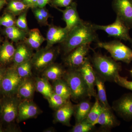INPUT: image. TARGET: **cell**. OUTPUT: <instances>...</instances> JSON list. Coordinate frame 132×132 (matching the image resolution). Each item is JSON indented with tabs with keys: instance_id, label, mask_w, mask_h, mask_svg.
<instances>
[{
	"instance_id": "48",
	"label": "cell",
	"mask_w": 132,
	"mask_h": 132,
	"mask_svg": "<svg viewBox=\"0 0 132 132\" xmlns=\"http://www.w3.org/2000/svg\"><path fill=\"white\" fill-rule=\"evenodd\" d=\"M131 129H132V125L131 127Z\"/></svg>"
},
{
	"instance_id": "22",
	"label": "cell",
	"mask_w": 132,
	"mask_h": 132,
	"mask_svg": "<svg viewBox=\"0 0 132 132\" xmlns=\"http://www.w3.org/2000/svg\"><path fill=\"white\" fill-rule=\"evenodd\" d=\"M65 72L66 71L61 65L53 63L43 71V76L48 80L53 81L62 79Z\"/></svg>"
},
{
	"instance_id": "34",
	"label": "cell",
	"mask_w": 132,
	"mask_h": 132,
	"mask_svg": "<svg viewBox=\"0 0 132 132\" xmlns=\"http://www.w3.org/2000/svg\"><path fill=\"white\" fill-rule=\"evenodd\" d=\"M27 11L21 13L16 20L15 26L25 32L28 33L29 31L27 21Z\"/></svg>"
},
{
	"instance_id": "45",
	"label": "cell",
	"mask_w": 132,
	"mask_h": 132,
	"mask_svg": "<svg viewBox=\"0 0 132 132\" xmlns=\"http://www.w3.org/2000/svg\"><path fill=\"white\" fill-rule=\"evenodd\" d=\"M0 116H1V104L0 102Z\"/></svg>"
},
{
	"instance_id": "36",
	"label": "cell",
	"mask_w": 132,
	"mask_h": 132,
	"mask_svg": "<svg viewBox=\"0 0 132 132\" xmlns=\"http://www.w3.org/2000/svg\"><path fill=\"white\" fill-rule=\"evenodd\" d=\"M73 2V0H51L50 5L52 7H65L69 6Z\"/></svg>"
},
{
	"instance_id": "10",
	"label": "cell",
	"mask_w": 132,
	"mask_h": 132,
	"mask_svg": "<svg viewBox=\"0 0 132 132\" xmlns=\"http://www.w3.org/2000/svg\"><path fill=\"white\" fill-rule=\"evenodd\" d=\"M112 109L126 121L132 120V93L125 94L113 102Z\"/></svg>"
},
{
	"instance_id": "20",
	"label": "cell",
	"mask_w": 132,
	"mask_h": 132,
	"mask_svg": "<svg viewBox=\"0 0 132 132\" xmlns=\"http://www.w3.org/2000/svg\"><path fill=\"white\" fill-rule=\"evenodd\" d=\"M28 34V37L26 38L24 43L31 49L38 50L46 40L39 29L34 28L29 30Z\"/></svg>"
},
{
	"instance_id": "37",
	"label": "cell",
	"mask_w": 132,
	"mask_h": 132,
	"mask_svg": "<svg viewBox=\"0 0 132 132\" xmlns=\"http://www.w3.org/2000/svg\"><path fill=\"white\" fill-rule=\"evenodd\" d=\"M32 9L36 19L40 25L41 26H44L48 25V22L45 20V19L38 11L37 7L34 8Z\"/></svg>"
},
{
	"instance_id": "46",
	"label": "cell",
	"mask_w": 132,
	"mask_h": 132,
	"mask_svg": "<svg viewBox=\"0 0 132 132\" xmlns=\"http://www.w3.org/2000/svg\"><path fill=\"white\" fill-rule=\"evenodd\" d=\"M1 37H0V46H1Z\"/></svg>"
},
{
	"instance_id": "14",
	"label": "cell",
	"mask_w": 132,
	"mask_h": 132,
	"mask_svg": "<svg viewBox=\"0 0 132 132\" xmlns=\"http://www.w3.org/2000/svg\"><path fill=\"white\" fill-rule=\"evenodd\" d=\"M40 113L39 109L31 100H23L19 104L17 120L19 122H21L35 118Z\"/></svg>"
},
{
	"instance_id": "15",
	"label": "cell",
	"mask_w": 132,
	"mask_h": 132,
	"mask_svg": "<svg viewBox=\"0 0 132 132\" xmlns=\"http://www.w3.org/2000/svg\"><path fill=\"white\" fill-rule=\"evenodd\" d=\"M69 31L67 28L50 25L46 35L47 45L46 47H52L55 44L63 42L67 37Z\"/></svg>"
},
{
	"instance_id": "2",
	"label": "cell",
	"mask_w": 132,
	"mask_h": 132,
	"mask_svg": "<svg viewBox=\"0 0 132 132\" xmlns=\"http://www.w3.org/2000/svg\"><path fill=\"white\" fill-rule=\"evenodd\" d=\"M91 62L96 73L105 81L114 82L122 69L121 64L112 58L94 52Z\"/></svg>"
},
{
	"instance_id": "4",
	"label": "cell",
	"mask_w": 132,
	"mask_h": 132,
	"mask_svg": "<svg viewBox=\"0 0 132 132\" xmlns=\"http://www.w3.org/2000/svg\"><path fill=\"white\" fill-rule=\"evenodd\" d=\"M97 47L104 48L111 54L116 61L123 62L129 64L132 61V50L120 41L114 40L108 42H97Z\"/></svg>"
},
{
	"instance_id": "35",
	"label": "cell",
	"mask_w": 132,
	"mask_h": 132,
	"mask_svg": "<svg viewBox=\"0 0 132 132\" xmlns=\"http://www.w3.org/2000/svg\"><path fill=\"white\" fill-rule=\"evenodd\" d=\"M114 82L119 86L132 91V81L128 80L126 77H122L119 75L116 78Z\"/></svg>"
},
{
	"instance_id": "30",
	"label": "cell",
	"mask_w": 132,
	"mask_h": 132,
	"mask_svg": "<svg viewBox=\"0 0 132 132\" xmlns=\"http://www.w3.org/2000/svg\"><path fill=\"white\" fill-rule=\"evenodd\" d=\"M47 99L50 107L55 110L63 106L69 100L63 98L54 92Z\"/></svg>"
},
{
	"instance_id": "9",
	"label": "cell",
	"mask_w": 132,
	"mask_h": 132,
	"mask_svg": "<svg viewBox=\"0 0 132 132\" xmlns=\"http://www.w3.org/2000/svg\"><path fill=\"white\" fill-rule=\"evenodd\" d=\"M78 70L82 76L87 86L88 97L90 98L92 97L95 98L97 95L95 90L96 73L89 58L87 57L84 63Z\"/></svg>"
},
{
	"instance_id": "3",
	"label": "cell",
	"mask_w": 132,
	"mask_h": 132,
	"mask_svg": "<svg viewBox=\"0 0 132 132\" xmlns=\"http://www.w3.org/2000/svg\"><path fill=\"white\" fill-rule=\"evenodd\" d=\"M63 78L68 85L73 101H80L88 97L87 86L78 69L69 68Z\"/></svg>"
},
{
	"instance_id": "17",
	"label": "cell",
	"mask_w": 132,
	"mask_h": 132,
	"mask_svg": "<svg viewBox=\"0 0 132 132\" xmlns=\"http://www.w3.org/2000/svg\"><path fill=\"white\" fill-rule=\"evenodd\" d=\"M75 105L69 100L63 106L56 110L54 115L55 122L70 126L71 117L74 114Z\"/></svg>"
},
{
	"instance_id": "39",
	"label": "cell",
	"mask_w": 132,
	"mask_h": 132,
	"mask_svg": "<svg viewBox=\"0 0 132 132\" xmlns=\"http://www.w3.org/2000/svg\"><path fill=\"white\" fill-rule=\"evenodd\" d=\"M51 0H37L35 7H44L49 4Z\"/></svg>"
},
{
	"instance_id": "42",
	"label": "cell",
	"mask_w": 132,
	"mask_h": 132,
	"mask_svg": "<svg viewBox=\"0 0 132 132\" xmlns=\"http://www.w3.org/2000/svg\"><path fill=\"white\" fill-rule=\"evenodd\" d=\"M7 0H0V10L7 4Z\"/></svg>"
},
{
	"instance_id": "40",
	"label": "cell",
	"mask_w": 132,
	"mask_h": 132,
	"mask_svg": "<svg viewBox=\"0 0 132 132\" xmlns=\"http://www.w3.org/2000/svg\"><path fill=\"white\" fill-rule=\"evenodd\" d=\"M26 5L31 9L35 7L37 0H21Z\"/></svg>"
},
{
	"instance_id": "1",
	"label": "cell",
	"mask_w": 132,
	"mask_h": 132,
	"mask_svg": "<svg viewBox=\"0 0 132 132\" xmlns=\"http://www.w3.org/2000/svg\"><path fill=\"white\" fill-rule=\"evenodd\" d=\"M98 42V35L93 24L83 21L69 32L66 39L61 43L64 53L68 54L81 45Z\"/></svg>"
},
{
	"instance_id": "32",
	"label": "cell",
	"mask_w": 132,
	"mask_h": 132,
	"mask_svg": "<svg viewBox=\"0 0 132 132\" xmlns=\"http://www.w3.org/2000/svg\"><path fill=\"white\" fill-rule=\"evenodd\" d=\"M95 126L88 122L86 119L79 122L76 123L71 130L72 132H88L93 130Z\"/></svg>"
},
{
	"instance_id": "12",
	"label": "cell",
	"mask_w": 132,
	"mask_h": 132,
	"mask_svg": "<svg viewBox=\"0 0 132 132\" xmlns=\"http://www.w3.org/2000/svg\"><path fill=\"white\" fill-rule=\"evenodd\" d=\"M112 7L117 16L132 28V0H113Z\"/></svg>"
},
{
	"instance_id": "41",
	"label": "cell",
	"mask_w": 132,
	"mask_h": 132,
	"mask_svg": "<svg viewBox=\"0 0 132 132\" xmlns=\"http://www.w3.org/2000/svg\"><path fill=\"white\" fill-rule=\"evenodd\" d=\"M6 69H7L0 65V88H1L3 79V77L5 75V72H6Z\"/></svg>"
},
{
	"instance_id": "18",
	"label": "cell",
	"mask_w": 132,
	"mask_h": 132,
	"mask_svg": "<svg viewBox=\"0 0 132 132\" xmlns=\"http://www.w3.org/2000/svg\"><path fill=\"white\" fill-rule=\"evenodd\" d=\"M34 54L32 49L26 43H20L15 48L13 60L14 67H16L21 63L31 60Z\"/></svg>"
},
{
	"instance_id": "27",
	"label": "cell",
	"mask_w": 132,
	"mask_h": 132,
	"mask_svg": "<svg viewBox=\"0 0 132 132\" xmlns=\"http://www.w3.org/2000/svg\"><path fill=\"white\" fill-rule=\"evenodd\" d=\"M36 90L47 99L53 93V87L47 79L44 77L36 79Z\"/></svg>"
},
{
	"instance_id": "28",
	"label": "cell",
	"mask_w": 132,
	"mask_h": 132,
	"mask_svg": "<svg viewBox=\"0 0 132 132\" xmlns=\"http://www.w3.org/2000/svg\"><path fill=\"white\" fill-rule=\"evenodd\" d=\"M7 2V11L14 16L19 15L30 8L21 0H8Z\"/></svg>"
},
{
	"instance_id": "43",
	"label": "cell",
	"mask_w": 132,
	"mask_h": 132,
	"mask_svg": "<svg viewBox=\"0 0 132 132\" xmlns=\"http://www.w3.org/2000/svg\"><path fill=\"white\" fill-rule=\"evenodd\" d=\"M46 131H45L46 132H53V131H54V130L53 129H52L51 128H48V129H46Z\"/></svg>"
},
{
	"instance_id": "13",
	"label": "cell",
	"mask_w": 132,
	"mask_h": 132,
	"mask_svg": "<svg viewBox=\"0 0 132 132\" xmlns=\"http://www.w3.org/2000/svg\"><path fill=\"white\" fill-rule=\"evenodd\" d=\"M55 8L62 13V19L65 22L66 27L69 32L83 21L80 17L77 11V3L75 2L66 7L64 10L58 7Z\"/></svg>"
},
{
	"instance_id": "47",
	"label": "cell",
	"mask_w": 132,
	"mask_h": 132,
	"mask_svg": "<svg viewBox=\"0 0 132 132\" xmlns=\"http://www.w3.org/2000/svg\"><path fill=\"white\" fill-rule=\"evenodd\" d=\"M130 73H131V75L132 76V69H131V70H130Z\"/></svg>"
},
{
	"instance_id": "26",
	"label": "cell",
	"mask_w": 132,
	"mask_h": 132,
	"mask_svg": "<svg viewBox=\"0 0 132 132\" xmlns=\"http://www.w3.org/2000/svg\"><path fill=\"white\" fill-rule=\"evenodd\" d=\"M53 90L56 94L67 100L71 98V93L68 85L64 79L53 81Z\"/></svg>"
},
{
	"instance_id": "7",
	"label": "cell",
	"mask_w": 132,
	"mask_h": 132,
	"mask_svg": "<svg viewBox=\"0 0 132 132\" xmlns=\"http://www.w3.org/2000/svg\"><path fill=\"white\" fill-rule=\"evenodd\" d=\"M59 51L51 47H45L38 50L31 60L33 67L38 71H43L53 63Z\"/></svg>"
},
{
	"instance_id": "23",
	"label": "cell",
	"mask_w": 132,
	"mask_h": 132,
	"mask_svg": "<svg viewBox=\"0 0 132 132\" xmlns=\"http://www.w3.org/2000/svg\"><path fill=\"white\" fill-rule=\"evenodd\" d=\"M15 51L13 43L5 40L0 46V63L5 65L13 61Z\"/></svg>"
},
{
	"instance_id": "44",
	"label": "cell",
	"mask_w": 132,
	"mask_h": 132,
	"mask_svg": "<svg viewBox=\"0 0 132 132\" xmlns=\"http://www.w3.org/2000/svg\"><path fill=\"white\" fill-rule=\"evenodd\" d=\"M3 131V130L2 129V128L1 126V125H0V132H2Z\"/></svg>"
},
{
	"instance_id": "16",
	"label": "cell",
	"mask_w": 132,
	"mask_h": 132,
	"mask_svg": "<svg viewBox=\"0 0 132 132\" xmlns=\"http://www.w3.org/2000/svg\"><path fill=\"white\" fill-rule=\"evenodd\" d=\"M112 109L105 108L102 107V110L99 116L96 125L99 124L104 129L109 130L118 126L120 122L112 112Z\"/></svg>"
},
{
	"instance_id": "19",
	"label": "cell",
	"mask_w": 132,
	"mask_h": 132,
	"mask_svg": "<svg viewBox=\"0 0 132 132\" xmlns=\"http://www.w3.org/2000/svg\"><path fill=\"white\" fill-rule=\"evenodd\" d=\"M35 90V82L30 78H26L19 86L16 94L23 100H31Z\"/></svg>"
},
{
	"instance_id": "25",
	"label": "cell",
	"mask_w": 132,
	"mask_h": 132,
	"mask_svg": "<svg viewBox=\"0 0 132 132\" xmlns=\"http://www.w3.org/2000/svg\"><path fill=\"white\" fill-rule=\"evenodd\" d=\"M4 33L9 39L15 43L24 40L28 34L16 26L5 28Z\"/></svg>"
},
{
	"instance_id": "24",
	"label": "cell",
	"mask_w": 132,
	"mask_h": 132,
	"mask_svg": "<svg viewBox=\"0 0 132 132\" xmlns=\"http://www.w3.org/2000/svg\"><path fill=\"white\" fill-rule=\"evenodd\" d=\"M105 82V81L103 78L96 73L95 86L97 87V98L103 107L111 109L112 107L109 104L107 98Z\"/></svg>"
},
{
	"instance_id": "33",
	"label": "cell",
	"mask_w": 132,
	"mask_h": 132,
	"mask_svg": "<svg viewBox=\"0 0 132 132\" xmlns=\"http://www.w3.org/2000/svg\"><path fill=\"white\" fill-rule=\"evenodd\" d=\"M14 16L8 12L0 16V26L7 28L15 26L16 20Z\"/></svg>"
},
{
	"instance_id": "21",
	"label": "cell",
	"mask_w": 132,
	"mask_h": 132,
	"mask_svg": "<svg viewBox=\"0 0 132 132\" xmlns=\"http://www.w3.org/2000/svg\"><path fill=\"white\" fill-rule=\"evenodd\" d=\"M93 104L90 101L84 99L75 105L74 114L76 123H79L86 118Z\"/></svg>"
},
{
	"instance_id": "5",
	"label": "cell",
	"mask_w": 132,
	"mask_h": 132,
	"mask_svg": "<svg viewBox=\"0 0 132 132\" xmlns=\"http://www.w3.org/2000/svg\"><path fill=\"white\" fill-rule=\"evenodd\" d=\"M96 31H104L109 36L129 42L132 44V38L129 34L130 29L118 16L112 24L106 26L93 24Z\"/></svg>"
},
{
	"instance_id": "38",
	"label": "cell",
	"mask_w": 132,
	"mask_h": 132,
	"mask_svg": "<svg viewBox=\"0 0 132 132\" xmlns=\"http://www.w3.org/2000/svg\"><path fill=\"white\" fill-rule=\"evenodd\" d=\"M38 11L40 13V14L43 17L46 21L47 22L48 19L49 17H51V15L50 14L48 10L46 8V7H37Z\"/></svg>"
},
{
	"instance_id": "8",
	"label": "cell",
	"mask_w": 132,
	"mask_h": 132,
	"mask_svg": "<svg viewBox=\"0 0 132 132\" xmlns=\"http://www.w3.org/2000/svg\"><path fill=\"white\" fill-rule=\"evenodd\" d=\"M20 102L19 98L14 96H5L1 102V116L4 122L11 123L17 119Z\"/></svg>"
},
{
	"instance_id": "31",
	"label": "cell",
	"mask_w": 132,
	"mask_h": 132,
	"mask_svg": "<svg viewBox=\"0 0 132 132\" xmlns=\"http://www.w3.org/2000/svg\"><path fill=\"white\" fill-rule=\"evenodd\" d=\"M32 67L31 60L19 64L15 67L19 75L24 79L30 78L32 75Z\"/></svg>"
},
{
	"instance_id": "6",
	"label": "cell",
	"mask_w": 132,
	"mask_h": 132,
	"mask_svg": "<svg viewBox=\"0 0 132 132\" xmlns=\"http://www.w3.org/2000/svg\"><path fill=\"white\" fill-rule=\"evenodd\" d=\"M24 80L19 75L14 66L7 69L0 89L5 96H14Z\"/></svg>"
},
{
	"instance_id": "29",
	"label": "cell",
	"mask_w": 132,
	"mask_h": 132,
	"mask_svg": "<svg viewBox=\"0 0 132 132\" xmlns=\"http://www.w3.org/2000/svg\"><path fill=\"white\" fill-rule=\"evenodd\" d=\"M95 102L93 104L86 119L88 122L93 126L96 125V123L98 118L102 110V106L101 105L97 96L95 97Z\"/></svg>"
},
{
	"instance_id": "11",
	"label": "cell",
	"mask_w": 132,
	"mask_h": 132,
	"mask_svg": "<svg viewBox=\"0 0 132 132\" xmlns=\"http://www.w3.org/2000/svg\"><path fill=\"white\" fill-rule=\"evenodd\" d=\"M90 49V44H85L76 48L65 58V64L69 68L78 69L84 63Z\"/></svg>"
}]
</instances>
